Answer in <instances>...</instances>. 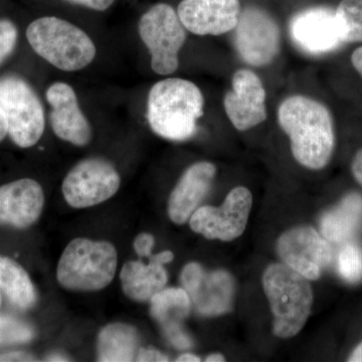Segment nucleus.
<instances>
[{
  "label": "nucleus",
  "instance_id": "f257e3e1",
  "mask_svg": "<svg viewBox=\"0 0 362 362\" xmlns=\"http://www.w3.org/2000/svg\"><path fill=\"white\" fill-rule=\"evenodd\" d=\"M278 121L289 136L293 156L301 165L319 170L329 163L335 134L327 107L311 98L289 97L279 107Z\"/></svg>",
  "mask_w": 362,
  "mask_h": 362
},
{
  "label": "nucleus",
  "instance_id": "f03ea898",
  "mask_svg": "<svg viewBox=\"0 0 362 362\" xmlns=\"http://www.w3.org/2000/svg\"><path fill=\"white\" fill-rule=\"evenodd\" d=\"M204 96L194 83L170 78L150 90L147 119L154 133L171 141H185L197 133L204 114Z\"/></svg>",
  "mask_w": 362,
  "mask_h": 362
},
{
  "label": "nucleus",
  "instance_id": "7ed1b4c3",
  "mask_svg": "<svg viewBox=\"0 0 362 362\" xmlns=\"http://www.w3.org/2000/svg\"><path fill=\"white\" fill-rule=\"evenodd\" d=\"M263 287L273 315V333L280 338L297 335L313 305L308 280L284 263L272 264L264 272Z\"/></svg>",
  "mask_w": 362,
  "mask_h": 362
},
{
  "label": "nucleus",
  "instance_id": "20e7f679",
  "mask_svg": "<svg viewBox=\"0 0 362 362\" xmlns=\"http://www.w3.org/2000/svg\"><path fill=\"white\" fill-rule=\"evenodd\" d=\"M117 264L118 254L110 243L77 238L62 254L57 278L71 291H99L113 281Z\"/></svg>",
  "mask_w": 362,
  "mask_h": 362
},
{
  "label": "nucleus",
  "instance_id": "39448f33",
  "mask_svg": "<svg viewBox=\"0 0 362 362\" xmlns=\"http://www.w3.org/2000/svg\"><path fill=\"white\" fill-rule=\"evenodd\" d=\"M26 37L33 51L62 71L82 70L96 56L94 42L84 30L54 16L33 21Z\"/></svg>",
  "mask_w": 362,
  "mask_h": 362
},
{
  "label": "nucleus",
  "instance_id": "423d86ee",
  "mask_svg": "<svg viewBox=\"0 0 362 362\" xmlns=\"http://www.w3.org/2000/svg\"><path fill=\"white\" fill-rule=\"evenodd\" d=\"M140 37L151 54V68L159 75H170L178 68V54L187 40V28L173 7L152 6L140 18Z\"/></svg>",
  "mask_w": 362,
  "mask_h": 362
},
{
  "label": "nucleus",
  "instance_id": "0eeeda50",
  "mask_svg": "<svg viewBox=\"0 0 362 362\" xmlns=\"http://www.w3.org/2000/svg\"><path fill=\"white\" fill-rule=\"evenodd\" d=\"M0 107L11 140L21 148L37 144L45 131V113L33 88L16 76L2 78Z\"/></svg>",
  "mask_w": 362,
  "mask_h": 362
},
{
  "label": "nucleus",
  "instance_id": "6e6552de",
  "mask_svg": "<svg viewBox=\"0 0 362 362\" xmlns=\"http://www.w3.org/2000/svg\"><path fill=\"white\" fill-rule=\"evenodd\" d=\"M120 175L105 159L78 162L63 181L66 202L75 209H85L108 201L120 187Z\"/></svg>",
  "mask_w": 362,
  "mask_h": 362
},
{
  "label": "nucleus",
  "instance_id": "1a4fd4ad",
  "mask_svg": "<svg viewBox=\"0 0 362 362\" xmlns=\"http://www.w3.org/2000/svg\"><path fill=\"white\" fill-rule=\"evenodd\" d=\"M252 204V194L247 188H233L221 207L197 209L190 216V228L206 239L230 242L246 230Z\"/></svg>",
  "mask_w": 362,
  "mask_h": 362
},
{
  "label": "nucleus",
  "instance_id": "9d476101",
  "mask_svg": "<svg viewBox=\"0 0 362 362\" xmlns=\"http://www.w3.org/2000/svg\"><path fill=\"white\" fill-rule=\"evenodd\" d=\"M235 45L240 59L254 66L270 65L280 51V30L275 20L259 7L240 11Z\"/></svg>",
  "mask_w": 362,
  "mask_h": 362
},
{
  "label": "nucleus",
  "instance_id": "9b49d317",
  "mask_svg": "<svg viewBox=\"0 0 362 362\" xmlns=\"http://www.w3.org/2000/svg\"><path fill=\"white\" fill-rule=\"evenodd\" d=\"M277 251L283 263L308 281L320 278L333 259L329 240L308 226H295L283 233L278 240Z\"/></svg>",
  "mask_w": 362,
  "mask_h": 362
},
{
  "label": "nucleus",
  "instance_id": "f8f14e48",
  "mask_svg": "<svg viewBox=\"0 0 362 362\" xmlns=\"http://www.w3.org/2000/svg\"><path fill=\"white\" fill-rule=\"evenodd\" d=\"M180 281L202 315H221L232 308L235 287L228 272L206 271L199 264L189 263L183 268Z\"/></svg>",
  "mask_w": 362,
  "mask_h": 362
},
{
  "label": "nucleus",
  "instance_id": "ddd939ff",
  "mask_svg": "<svg viewBox=\"0 0 362 362\" xmlns=\"http://www.w3.org/2000/svg\"><path fill=\"white\" fill-rule=\"evenodd\" d=\"M289 32L294 44L312 56L328 54L343 44L337 11L329 7H312L297 13Z\"/></svg>",
  "mask_w": 362,
  "mask_h": 362
},
{
  "label": "nucleus",
  "instance_id": "4468645a",
  "mask_svg": "<svg viewBox=\"0 0 362 362\" xmlns=\"http://www.w3.org/2000/svg\"><path fill=\"white\" fill-rule=\"evenodd\" d=\"M223 106L238 130H249L264 122L267 119L266 90L261 78L246 69L235 71L232 89L226 93Z\"/></svg>",
  "mask_w": 362,
  "mask_h": 362
},
{
  "label": "nucleus",
  "instance_id": "2eb2a0df",
  "mask_svg": "<svg viewBox=\"0 0 362 362\" xmlns=\"http://www.w3.org/2000/svg\"><path fill=\"white\" fill-rule=\"evenodd\" d=\"M239 0H183L177 14L188 32L197 35H221L239 23Z\"/></svg>",
  "mask_w": 362,
  "mask_h": 362
},
{
  "label": "nucleus",
  "instance_id": "dca6fc26",
  "mask_svg": "<svg viewBox=\"0 0 362 362\" xmlns=\"http://www.w3.org/2000/svg\"><path fill=\"white\" fill-rule=\"evenodd\" d=\"M51 105L49 119L54 134L76 146H86L92 139V129L78 103L77 95L70 85L54 83L47 90Z\"/></svg>",
  "mask_w": 362,
  "mask_h": 362
},
{
  "label": "nucleus",
  "instance_id": "f3484780",
  "mask_svg": "<svg viewBox=\"0 0 362 362\" xmlns=\"http://www.w3.org/2000/svg\"><path fill=\"white\" fill-rule=\"evenodd\" d=\"M45 204L42 187L33 180L13 181L0 187V223L28 228L39 220Z\"/></svg>",
  "mask_w": 362,
  "mask_h": 362
},
{
  "label": "nucleus",
  "instance_id": "a211bd4d",
  "mask_svg": "<svg viewBox=\"0 0 362 362\" xmlns=\"http://www.w3.org/2000/svg\"><path fill=\"white\" fill-rule=\"evenodd\" d=\"M216 168L211 162H197L187 169L168 201V216L182 225L189 220L213 185Z\"/></svg>",
  "mask_w": 362,
  "mask_h": 362
},
{
  "label": "nucleus",
  "instance_id": "6ab92c4d",
  "mask_svg": "<svg viewBox=\"0 0 362 362\" xmlns=\"http://www.w3.org/2000/svg\"><path fill=\"white\" fill-rule=\"evenodd\" d=\"M151 316L158 322L169 342L178 349L192 346V339L183 329L189 315L192 300L183 288L161 290L150 300Z\"/></svg>",
  "mask_w": 362,
  "mask_h": 362
},
{
  "label": "nucleus",
  "instance_id": "aec40b11",
  "mask_svg": "<svg viewBox=\"0 0 362 362\" xmlns=\"http://www.w3.org/2000/svg\"><path fill=\"white\" fill-rule=\"evenodd\" d=\"M175 255L170 251L152 255L148 265L140 261H131L123 266L121 283L126 296L133 301L146 302L164 289L168 283V273L164 264L170 263Z\"/></svg>",
  "mask_w": 362,
  "mask_h": 362
},
{
  "label": "nucleus",
  "instance_id": "412c9836",
  "mask_svg": "<svg viewBox=\"0 0 362 362\" xmlns=\"http://www.w3.org/2000/svg\"><path fill=\"white\" fill-rule=\"evenodd\" d=\"M362 223V197L349 194L337 206L323 214L320 220L321 233L332 243L346 242Z\"/></svg>",
  "mask_w": 362,
  "mask_h": 362
},
{
  "label": "nucleus",
  "instance_id": "4be33fe9",
  "mask_svg": "<svg viewBox=\"0 0 362 362\" xmlns=\"http://www.w3.org/2000/svg\"><path fill=\"white\" fill-rule=\"evenodd\" d=\"M139 347L137 330L124 323L109 324L98 337L97 354L99 361H135Z\"/></svg>",
  "mask_w": 362,
  "mask_h": 362
},
{
  "label": "nucleus",
  "instance_id": "5701e85b",
  "mask_svg": "<svg viewBox=\"0 0 362 362\" xmlns=\"http://www.w3.org/2000/svg\"><path fill=\"white\" fill-rule=\"evenodd\" d=\"M0 288L11 302L28 309L35 304V287L25 269L13 259L0 256Z\"/></svg>",
  "mask_w": 362,
  "mask_h": 362
},
{
  "label": "nucleus",
  "instance_id": "b1692460",
  "mask_svg": "<svg viewBox=\"0 0 362 362\" xmlns=\"http://www.w3.org/2000/svg\"><path fill=\"white\" fill-rule=\"evenodd\" d=\"M337 13L343 44L362 42V0H342Z\"/></svg>",
  "mask_w": 362,
  "mask_h": 362
},
{
  "label": "nucleus",
  "instance_id": "393cba45",
  "mask_svg": "<svg viewBox=\"0 0 362 362\" xmlns=\"http://www.w3.org/2000/svg\"><path fill=\"white\" fill-rule=\"evenodd\" d=\"M339 275L349 283H356L362 278V251L354 243L344 245L337 259Z\"/></svg>",
  "mask_w": 362,
  "mask_h": 362
},
{
  "label": "nucleus",
  "instance_id": "a878e982",
  "mask_svg": "<svg viewBox=\"0 0 362 362\" xmlns=\"http://www.w3.org/2000/svg\"><path fill=\"white\" fill-rule=\"evenodd\" d=\"M33 337V330L25 323L11 317L0 316V342H28Z\"/></svg>",
  "mask_w": 362,
  "mask_h": 362
},
{
  "label": "nucleus",
  "instance_id": "bb28decb",
  "mask_svg": "<svg viewBox=\"0 0 362 362\" xmlns=\"http://www.w3.org/2000/svg\"><path fill=\"white\" fill-rule=\"evenodd\" d=\"M18 40L16 25L9 21H0V64L13 52Z\"/></svg>",
  "mask_w": 362,
  "mask_h": 362
},
{
  "label": "nucleus",
  "instance_id": "cd10ccee",
  "mask_svg": "<svg viewBox=\"0 0 362 362\" xmlns=\"http://www.w3.org/2000/svg\"><path fill=\"white\" fill-rule=\"evenodd\" d=\"M153 246L154 238L153 235H149V233H140L135 239L134 249L140 257H148L150 258L152 256L151 252Z\"/></svg>",
  "mask_w": 362,
  "mask_h": 362
},
{
  "label": "nucleus",
  "instance_id": "c85d7f7f",
  "mask_svg": "<svg viewBox=\"0 0 362 362\" xmlns=\"http://www.w3.org/2000/svg\"><path fill=\"white\" fill-rule=\"evenodd\" d=\"M136 361H168V357L164 356L160 351L154 349H143L138 350L137 356H136Z\"/></svg>",
  "mask_w": 362,
  "mask_h": 362
},
{
  "label": "nucleus",
  "instance_id": "c756f323",
  "mask_svg": "<svg viewBox=\"0 0 362 362\" xmlns=\"http://www.w3.org/2000/svg\"><path fill=\"white\" fill-rule=\"evenodd\" d=\"M70 4L89 7L94 11H104L113 4L115 0H65Z\"/></svg>",
  "mask_w": 362,
  "mask_h": 362
},
{
  "label": "nucleus",
  "instance_id": "7c9ffc66",
  "mask_svg": "<svg viewBox=\"0 0 362 362\" xmlns=\"http://www.w3.org/2000/svg\"><path fill=\"white\" fill-rule=\"evenodd\" d=\"M352 175L362 187V148L356 152L351 164Z\"/></svg>",
  "mask_w": 362,
  "mask_h": 362
},
{
  "label": "nucleus",
  "instance_id": "2f4dec72",
  "mask_svg": "<svg viewBox=\"0 0 362 362\" xmlns=\"http://www.w3.org/2000/svg\"><path fill=\"white\" fill-rule=\"evenodd\" d=\"M33 357L23 352H13V354L0 356V361H33Z\"/></svg>",
  "mask_w": 362,
  "mask_h": 362
},
{
  "label": "nucleus",
  "instance_id": "473e14b6",
  "mask_svg": "<svg viewBox=\"0 0 362 362\" xmlns=\"http://www.w3.org/2000/svg\"><path fill=\"white\" fill-rule=\"evenodd\" d=\"M351 63L362 78V47H357L356 51L352 52Z\"/></svg>",
  "mask_w": 362,
  "mask_h": 362
},
{
  "label": "nucleus",
  "instance_id": "72a5a7b5",
  "mask_svg": "<svg viewBox=\"0 0 362 362\" xmlns=\"http://www.w3.org/2000/svg\"><path fill=\"white\" fill-rule=\"evenodd\" d=\"M8 129H7V122L6 116H4V111H2L1 107H0V142L4 139Z\"/></svg>",
  "mask_w": 362,
  "mask_h": 362
},
{
  "label": "nucleus",
  "instance_id": "f704fd0d",
  "mask_svg": "<svg viewBox=\"0 0 362 362\" xmlns=\"http://www.w3.org/2000/svg\"><path fill=\"white\" fill-rule=\"evenodd\" d=\"M349 362H362V342L357 345L349 358Z\"/></svg>",
  "mask_w": 362,
  "mask_h": 362
},
{
  "label": "nucleus",
  "instance_id": "c9c22d12",
  "mask_svg": "<svg viewBox=\"0 0 362 362\" xmlns=\"http://www.w3.org/2000/svg\"><path fill=\"white\" fill-rule=\"evenodd\" d=\"M177 362H199L201 361V358L199 356H194V354H185L182 356L178 357L176 359Z\"/></svg>",
  "mask_w": 362,
  "mask_h": 362
},
{
  "label": "nucleus",
  "instance_id": "e433bc0d",
  "mask_svg": "<svg viewBox=\"0 0 362 362\" xmlns=\"http://www.w3.org/2000/svg\"><path fill=\"white\" fill-rule=\"evenodd\" d=\"M225 361V357L218 354H211V356H207L206 359V362H223Z\"/></svg>",
  "mask_w": 362,
  "mask_h": 362
},
{
  "label": "nucleus",
  "instance_id": "4c0bfd02",
  "mask_svg": "<svg viewBox=\"0 0 362 362\" xmlns=\"http://www.w3.org/2000/svg\"><path fill=\"white\" fill-rule=\"evenodd\" d=\"M47 361H68V359H66L65 357H64V356H56V354H54V356L47 357Z\"/></svg>",
  "mask_w": 362,
  "mask_h": 362
},
{
  "label": "nucleus",
  "instance_id": "58836bf2",
  "mask_svg": "<svg viewBox=\"0 0 362 362\" xmlns=\"http://www.w3.org/2000/svg\"><path fill=\"white\" fill-rule=\"evenodd\" d=\"M0 304H1V298H0Z\"/></svg>",
  "mask_w": 362,
  "mask_h": 362
}]
</instances>
